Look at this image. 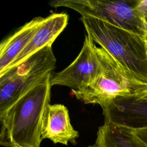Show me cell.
<instances>
[{
  "mask_svg": "<svg viewBox=\"0 0 147 147\" xmlns=\"http://www.w3.org/2000/svg\"><path fill=\"white\" fill-rule=\"evenodd\" d=\"M87 147H99V146H98L96 144H94V145H89V146H88Z\"/></svg>",
  "mask_w": 147,
  "mask_h": 147,
  "instance_id": "obj_15",
  "label": "cell"
},
{
  "mask_svg": "<svg viewBox=\"0 0 147 147\" xmlns=\"http://www.w3.org/2000/svg\"><path fill=\"white\" fill-rule=\"evenodd\" d=\"M101 70L96 45L86 35L82 48L74 61L63 70L53 73L51 83L64 86L72 91L80 90L92 83Z\"/></svg>",
  "mask_w": 147,
  "mask_h": 147,
  "instance_id": "obj_6",
  "label": "cell"
},
{
  "mask_svg": "<svg viewBox=\"0 0 147 147\" xmlns=\"http://www.w3.org/2000/svg\"><path fill=\"white\" fill-rule=\"evenodd\" d=\"M95 144L99 147H147L133 129L104 122L96 133Z\"/></svg>",
  "mask_w": 147,
  "mask_h": 147,
  "instance_id": "obj_11",
  "label": "cell"
},
{
  "mask_svg": "<svg viewBox=\"0 0 147 147\" xmlns=\"http://www.w3.org/2000/svg\"><path fill=\"white\" fill-rule=\"evenodd\" d=\"M51 76L0 115L1 146L40 147L42 118L50 104Z\"/></svg>",
  "mask_w": 147,
  "mask_h": 147,
  "instance_id": "obj_1",
  "label": "cell"
},
{
  "mask_svg": "<svg viewBox=\"0 0 147 147\" xmlns=\"http://www.w3.org/2000/svg\"><path fill=\"white\" fill-rule=\"evenodd\" d=\"M136 1L98 0H56L52 7H65L82 16H92L131 32L145 36L147 28L136 8Z\"/></svg>",
  "mask_w": 147,
  "mask_h": 147,
  "instance_id": "obj_5",
  "label": "cell"
},
{
  "mask_svg": "<svg viewBox=\"0 0 147 147\" xmlns=\"http://www.w3.org/2000/svg\"><path fill=\"white\" fill-rule=\"evenodd\" d=\"M45 19L46 17H41L33 18L2 41L0 45V75L5 72L26 47Z\"/></svg>",
  "mask_w": 147,
  "mask_h": 147,
  "instance_id": "obj_10",
  "label": "cell"
},
{
  "mask_svg": "<svg viewBox=\"0 0 147 147\" xmlns=\"http://www.w3.org/2000/svg\"><path fill=\"white\" fill-rule=\"evenodd\" d=\"M87 35L111 55L142 87L147 85L145 37L92 16H82Z\"/></svg>",
  "mask_w": 147,
  "mask_h": 147,
  "instance_id": "obj_2",
  "label": "cell"
},
{
  "mask_svg": "<svg viewBox=\"0 0 147 147\" xmlns=\"http://www.w3.org/2000/svg\"><path fill=\"white\" fill-rule=\"evenodd\" d=\"M136 8L147 28V0L136 1Z\"/></svg>",
  "mask_w": 147,
  "mask_h": 147,
  "instance_id": "obj_12",
  "label": "cell"
},
{
  "mask_svg": "<svg viewBox=\"0 0 147 147\" xmlns=\"http://www.w3.org/2000/svg\"><path fill=\"white\" fill-rule=\"evenodd\" d=\"M132 95L137 99L147 100V85L137 89Z\"/></svg>",
  "mask_w": 147,
  "mask_h": 147,
  "instance_id": "obj_13",
  "label": "cell"
},
{
  "mask_svg": "<svg viewBox=\"0 0 147 147\" xmlns=\"http://www.w3.org/2000/svg\"><path fill=\"white\" fill-rule=\"evenodd\" d=\"M68 16L64 13H52L46 17L45 21L40 26L30 42L5 72L18 66L44 47L49 45H52L56 38L65 29L68 24Z\"/></svg>",
  "mask_w": 147,
  "mask_h": 147,
  "instance_id": "obj_9",
  "label": "cell"
},
{
  "mask_svg": "<svg viewBox=\"0 0 147 147\" xmlns=\"http://www.w3.org/2000/svg\"><path fill=\"white\" fill-rule=\"evenodd\" d=\"M145 41H146V46H147V32H146V33L145 34Z\"/></svg>",
  "mask_w": 147,
  "mask_h": 147,
  "instance_id": "obj_16",
  "label": "cell"
},
{
  "mask_svg": "<svg viewBox=\"0 0 147 147\" xmlns=\"http://www.w3.org/2000/svg\"><path fill=\"white\" fill-rule=\"evenodd\" d=\"M101 70L88 86L72 91L76 99L85 104H98L103 111L118 97L129 96L141 88L134 79L105 49L96 46Z\"/></svg>",
  "mask_w": 147,
  "mask_h": 147,
  "instance_id": "obj_4",
  "label": "cell"
},
{
  "mask_svg": "<svg viewBox=\"0 0 147 147\" xmlns=\"http://www.w3.org/2000/svg\"><path fill=\"white\" fill-rule=\"evenodd\" d=\"M135 134L147 144V128L133 130Z\"/></svg>",
  "mask_w": 147,
  "mask_h": 147,
  "instance_id": "obj_14",
  "label": "cell"
},
{
  "mask_svg": "<svg viewBox=\"0 0 147 147\" xmlns=\"http://www.w3.org/2000/svg\"><path fill=\"white\" fill-rule=\"evenodd\" d=\"M52 45H48L17 67L0 75V115L37 85L45 81L56 67Z\"/></svg>",
  "mask_w": 147,
  "mask_h": 147,
  "instance_id": "obj_3",
  "label": "cell"
},
{
  "mask_svg": "<svg viewBox=\"0 0 147 147\" xmlns=\"http://www.w3.org/2000/svg\"><path fill=\"white\" fill-rule=\"evenodd\" d=\"M79 133L71 123L67 108L61 104H49L43 116L41 138H47L54 144L67 145L75 143Z\"/></svg>",
  "mask_w": 147,
  "mask_h": 147,
  "instance_id": "obj_8",
  "label": "cell"
},
{
  "mask_svg": "<svg viewBox=\"0 0 147 147\" xmlns=\"http://www.w3.org/2000/svg\"><path fill=\"white\" fill-rule=\"evenodd\" d=\"M105 122L133 130L147 128V100L132 94L118 97L103 111Z\"/></svg>",
  "mask_w": 147,
  "mask_h": 147,
  "instance_id": "obj_7",
  "label": "cell"
}]
</instances>
